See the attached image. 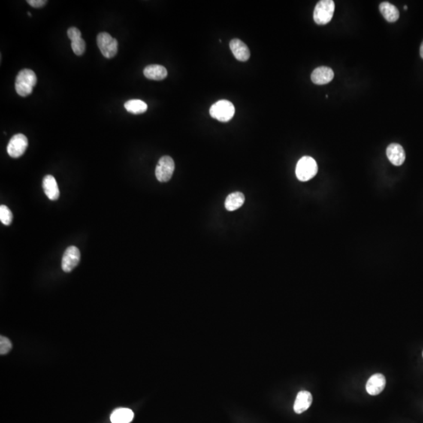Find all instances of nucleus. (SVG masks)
I'll list each match as a JSON object with an SVG mask.
<instances>
[{
    "instance_id": "f257e3e1",
    "label": "nucleus",
    "mask_w": 423,
    "mask_h": 423,
    "mask_svg": "<svg viewBox=\"0 0 423 423\" xmlns=\"http://www.w3.org/2000/svg\"><path fill=\"white\" fill-rule=\"evenodd\" d=\"M37 83L35 73L31 69H23L17 74L15 81V89L21 97H25L33 91Z\"/></svg>"
},
{
    "instance_id": "f03ea898",
    "label": "nucleus",
    "mask_w": 423,
    "mask_h": 423,
    "mask_svg": "<svg viewBox=\"0 0 423 423\" xmlns=\"http://www.w3.org/2000/svg\"><path fill=\"white\" fill-rule=\"evenodd\" d=\"M318 167L316 161L310 156H304L299 160L296 168V174L300 181H308L318 173Z\"/></svg>"
},
{
    "instance_id": "7ed1b4c3",
    "label": "nucleus",
    "mask_w": 423,
    "mask_h": 423,
    "mask_svg": "<svg viewBox=\"0 0 423 423\" xmlns=\"http://www.w3.org/2000/svg\"><path fill=\"white\" fill-rule=\"evenodd\" d=\"M235 108L234 104L227 100H220L211 106L209 114L213 119L219 122H227L231 120L234 116Z\"/></svg>"
},
{
    "instance_id": "20e7f679",
    "label": "nucleus",
    "mask_w": 423,
    "mask_h": 423,
    "mask_svg": "<svg viewBox=\"0 0 423 423\" xmlns=\"http://www.w3.org/2000/svg\"><path fill=\"white\" fill-rule=\"evenodd\" d=\"M335 11L333 0H321L317 4L314 11V20L318 25H326L331 22Z\"/></svg>"
},
{
    "instance_id": "39448f33",
    "label": "nucleus",
    "mask_w": 423,
    "mask_h": 423,
    "mask_svg": "<svg viewBox=\"0 0 423 423\" xmlns=\"http://www.w3.org/2000/svg\"><path fill=\"white\" fill-rule=\"evenodd\" d=\"M97 46L104 58H114L118 53V41L107 32H101L97 35Z\"/></svg>"
},
{
    "instance_id": "423d86ee",
    "label": "nucleus",
    "mask_w": 423,
    "mask_h": 423,
    "mask_svg": "<svg viewBox=\"0 0 423 423\" xmlns=\"http://www.w3.org/2000/svg\"><path fill=\"white\" fill-rule=\"evenodd\" d=\"M175 170V163L170 156H163L160 158L155 169V176L159 182H168L173 176Z\"/></svg>"
},
{
    "instance_id": "0eeeda50",
    "label": "nucleus",
    "mask_w": 423,
    "mask_h": 423,
    "mask_svg": "<svg viewBox=\"0 0 423 423\" xmlns=\"http://www.w3.org/2000/svg\"><path fill=\"white\" fill-rule=\"evenodd\" d=\"M28 146V138L24 134H16L9 141L7 152L11 158H17L25 154Z\"/></svg>"
},
{
    "instance_id": "6e6552de",
    "label": "nucleus",
    "mask_w": 423,
    "mask_h": 423,
    "mask_svg": "<svg viewBox=\"0 0 423 423\" xmlns=\"http://www.w3.org/2000/svg\"><path fill=\"white\" fill-rule=\"evenodd\" d=\"M80 261V251L76 246H70L64 251L61 262L62 270L69 273L74 270Z\"/></svg>"
},
{
    "instance_id": "1a4fd4ad",
    "label": "nucleus",
    "mask_w": 423,
    "mask_h": 423,
    "mask_svg": "<svg viewBox=\"0 0 423 423\" xmlns=\"http://www.w3.org/2000/svg\"><path fill=\"white\" fill-rule=\"evenodd\" d=\"M387 380L382 374H375L371 376L366 384V390L367 394L372 396L379 395L383 391Z\"/></svg>"
},
{
    "instance_id": "9d476101",
    "label": "nucleus",
    "mask_w": 423,
    "mask_h": 423,
    "mask_svg": "<svg viewBox=\"0 0 423 423\" xmlns=\"http://www.w3.org/2000/svg\"><path fill=\"white\" fill-rule=\"evenodd\" d=\"M387 156L390 162L396 167L401 165L406 158L404 150L401 145L395 143H391L387 147Z\"/></svg>"
},
{
    "instance_id": "9b49d317",
    "label": "nucleus",
    "mask_w": 423,
    "mask_h": 423,
    "mask_svg": "<svg viewBox=\"0 0 423 423\" xmlns=\"http://www.w3.org/2000/svg\"><path fill=\"white\" fill-rule=\"evenodd\" d=\"M334 78V72L328 67L321 66L314 70L311 80L316 85L328 84Z\"/></svg>"
},
{
    "instance_id": "f8f14e48",
    "label": "nucleus",
    "mask_w": 423,
    "mask_h": 423,
    "mask_svg": "<svg viewBox=\"0 0 423 423\" xmlns=\"http://www.w3.org/2000/svg\"><path fill=\"white\" fill-rule=\"evenodd\" d=\"M230 48L234 58L239 61H246L250 58L249 47L238 39H234L230 43Z\"/></svg>"
},
{
    "instance_id": "ddd939ff",
    "label": "nucleus",
    "mask_w": 423,
    "mask_h": 423,
    "mask_svg": "<svg viewBox=\"0 0 423 423\" xmlns=\"http://www.w3.org/2000/svg\"><path fill=\"white\" fill-rule=\"evenodd\" d=\"M43 188L45 194L51 201L58 200L60 197V191L55 178L51 175H47L43 180Z\"/></svg>"
},
{
    "instance_id": "4468645a",
    "label": "nucleus",
    "mask_w": 423,
    "mask_h": 423,
    "mask_svg": "<svg viewBox=\"0 0 423 423\" xmlns=\"http://www.w3.org/2000/svg\"><path fill=\"white\" fill-rule=\"evenodd\" d=\"M313 402V397L309 391L303 390L297 394L294 403V412L297 414H301L306 412Z\"/></svg>"
},
{
    "instance_id": "2eb2a0df",
    "label": "nucleus",
    "mask_w": 423,
    "mask_h": 423,
    "mask_svg": "<svg viewBox=\"0 0 423 423\" xmlns=\"http://www.w3.org/2000/svg\"><path fill=\"white\" fill-rule=\"evenodd\" d=\"M143 75L147 79L151 80H163L168 76L167 68L162 65L152 64L146 67L143 70Z\"/></svg>"
},
{
    "instance_id": "dca6fc26",
    "label": "nucleus",
    "mask_w": 423,
    "mask_h": 423,
    "mask_svg": "<svg viewBox=\"0 0 423 423\" xmlns=\"http://www.w3.org/2000/svg\"><path fill=\"white\" fill-rule=\"evenodd\" d=\"M134 413L131 409L120 408L111 415L112 423H130L134 419Z\"/></svg>"
},
{
    "instance_id": "f3484780",
    "label": "nucleus",
    "mask_w": 423,
    "mask_h": 423,
    "mask_svg": "<svg viewBox=\"0 0 423 423\" xmlns=\"http://www.w3.org/2000/svg\"><path fill=\"white\" fill-rule=\"evenodd\" d=\"M379 10L384 19L388 22H397L400 17L398 9L388 2H383L379 5Z\"/></svg>"
},
{
    "instance_id": "a211bd4d",
    "label": "nucleus",
    "mask_w": 423,
    "mask_h": 423,
    "mask_svg": "<svg viewBox=\"0 0 423 423\" xmlns=\"http://www.w3.org/2000/svg\"><path fill=\"white\" fill-rule=\"evenodd\" d=\"M245 203V195L241 192L231 193L226 198L225 208L228 211H235Z\"/></svg>"
},
{
    "instance_id": "6ab92c4d",
    "label": "nucleus",
    "mask_w": 423,
    "mask_h": 423,
    "mask_svg": "<svg viewBox=\"0 0 423 423\" xmlns=\"http://www.w3.org/2000/svg\"><path fill=\"white\" fill-rule=\"evenodd\" d=\"M124 107L127 112L134 115H140L144 113L148 110V104L141 100H130L124 104Z\"/></svg>"
},
{
    "instance_id": "aec40b11",
    "label": "nucleus",
    "mask_w": 423,
    "mask_h": 423,
    "mask_svg": "<svg viewBox=\"0 0 423 423\" xmlns=\"http://www.w3.org/2000/svg\"><path fill=\"white\" fill-rule=\"evenodd\" d=\"M71 49L77 56H81L86 50V43L82 37L71 40Z\"/></svg>"
},
{
    "instance_id": "412c9836",
    "label": "nucleus",
    "mask_w": 423,
    "mask_h": 423,
    "mask_svg": "<svg viewBox=\"0 0 423 423\" xmlns=\"http://www.w3.org/2000/svg\"><path fill=\"white\" fill-rule=\"evenodd\" d=\"M0 220L4 225L9 226L13 220V214L7 206L2 205L0 206Z\"/></svg>"
},
{
    "instance_id": "4be33fe9",
    "label": "nucleus",
    "mask_w": 423,
    "mask_h": 423,
    "mask_svg": "<svg viewBox=\"0 0 423 423\" xmlns=\"http://www.w3.org/2000/svg\"><path fill=\"white\" fill-rule=\"evenodd\" d=\"M12 349V343L10 339H7L5 336L0 337V354L1 355H5L8 354Z\"/></svg>"
},
{
    "instance_id": "5701e85b",
    "label": "nucleus",
    "mask_w": 423,
    "mask_h": 423,
    "mask_svg": "<svg viewBox=\"0 0 423 423\" xmlns=\"http://www.w3.org/2000/svg\"><path fill=\"white\" fill-rule=\"evenodd\" d=\"M68 36L71 41V40H76V39L79 38V37H82V33H81V31H79L78 28L72 27V28H70L68 30Z\"/></svg>"
},
{
    "instance_id": "b1692460",
    "label": "nucleus",
    "mask_w": 423,
    "mask_h": 423,
    "mask_svg": "<svg viewBox=\"0 0 423 423\" xmlns=\"http://www.w3.org/2000/svg\"><path fill=\"white\" fill-rule=\"evenodd\" d=\"M27 3L32 7L40 8V7H43V6L46 5L47 1H46V0H28Z\"/></svg>"
},
{
    "instance_id": "393cba45",
    "label": "nucleus",
    "mask_w": 423,
    "mask_h": 423,
    "mask_svg": "<svg viewBox=\"0 0 423 423\" xmlns=\"http://www.w3.org/2000/svg\"><path fill=\"white\" fill-rule=\"evenodd\" d=\"M420 56L423 59V42L421 44V46H420Z\"/></svg>"
},
{
    "instance_id": "a878e982",
    "label": "nucleus",
    "mask_w": 423,
    "mask_h": 423,
    "mask_svg": "<svg viewBox=\"0 0 423 423\" xmlns=\"http://www.w3.org/2000/svg\"><path fill=\"white\" fill-rule=\"evenodd\" d=\"M403 8H404V10H407V9H408V7H407V6H404V7H403Z\"/></svg>"
},
{
    "instance_id": "bb28decb",
    "label": "nucleus",
    "mask_w": 423,
    "mask_h": 423,
    "mask_svg": "<svg viewBox=\"0 0 423 423\" xmlns=\"http://www.w3.org/2000/svg\"><path fill=\"white\" fill-rule=\"evenodd\" d=\"M422 356H423V352H422Z\"/></svg>"
}]
</instances>
